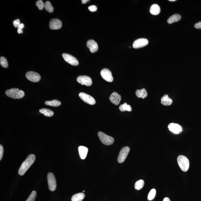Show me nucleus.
Wrapping results in <instances>:
<instances>
[{
    "label": "nucleus",
    "mask_w": 201,
    "mask_h": 201,
    "mask_svg": "<svg viewBox=\"0 0 201 201\" xmlns=\"http://www.w3.org/2000/svg\"><path fill=\"white\" fill-rule=\"evenodd\" d=\"M35 160V155L30 154L27 157L19 168L18 174L20 176H23L26 171L33 164Z\"/></svg>",
    "instance_id": "1"
},
{
    "label": "nucleus",
    "mask_w": 201,
    "mask_h": 201,
    "mask_svg": "<svg viewBox=\"0 0 201 201\" xmlns=\"http://www.w3.org/2000/svg\"><path fill=\"white\" fill-rule=\"evenodd\" d=\"M5 94L7 96L14 99L21 98L25 95L23 91L16 88H12L6 91Z\"/></svg>",
    "instance_id": "2"
},
{
    "label": "nucleus",
    "mask_w": 201,
    "mask_h": 201,
    "mask_svg": "<svg viewBox=\"0 0 201 201\" xmlns=\"http://www.w3.org/2000/svg\"><path fill=\"white\" fill-rule=\"evenodd\" d=\"M177 162L180 169L183 171H187L189 169V161L187 157L183 155H180L177 158Z\"/></svg>",
    "instance_id": "3"
},
{
    "label": "nucleus",
    "mask_w": 201,
    "mask_h": 201,
    "mask_svg": "<svg viewBox=\"0 0 201 201\" xmlns=\"http://www.w3.org/2000/svg\"><path fill=\"white\" fill-rule=\"evenodd\" d=\"M98 136L100 141L105 145H111L114 142V139L113 137L107 135L103 132H99Z\"/></svg>",
    "instance_id": "4"
},
{
    "label": "nucleus",
    "mask_w": 201,
    "mask_h": 201,
    "mask_svg": "<svg viewBox=\"0 0 201 201\" xmlns=\"http://www.w3.org/2000/svg\"><path fill=\"white\" fill-rule=\"evenodd\" d=\"M48 181L49 189L51 191L56 190L57 185L56 178L54 174L51 173H49L48 175Z\"/></svg>",
    "instance_id": "5"
},
{
    "label": "nucleus",
    "mask_w": 201,
    "mask_h": 201,
    "mask_svg": "<svg viewBox=\"0 0 201 201\" xmlns=\"http://www.w3.org/2000/svg\"><path fill=\"white\" fill-rule=\"evenodd\" d=\"M130 150V148L128 147H124L121 149L118 158V161L119 163H122L124 162L127 158Z\"/></svg>",
    "instance_id": "6"
},
{
    "label": "nucleus",
    "mask_w": 201,
    "mask_h": 201,
    "mask_svg": "<svg viewBox=\"0 0 201 201\" xmlns=\"http://www.w3.org/2000/svg\"><path fill=\"white\" fill-rule=\"evenodd\" d=\"M79 96L82 100L89 104L93 105L96 103V101L93 97L84 92L79 93Z\"/></svg>",
    "instance_id": "7"
},
{
    "label": "nucleus",
    "mask_w": 201,
    "mask_h": 201,
    "mask_svg": "<svg viewBox=\"0 0 201 201\" xmlns=\"http://www.w3.org/2000/svg\"><path fill=\"white\" fill-rule=\"evenodd\" d=\"M64 59L66 62L73 66H77L79 64V61L77 58L71 54L67 53L62 54Z\"/></svg>",
    "instance_id": "8"
},
{
    "label": "nucleus",
    "mask_w": 201,
    "mask_h": 201,
    "mask_svg": "<svg viewBox=\"0 0 201 201\" xmlns=\"http://www.w3.org/2000/svg\"><path fill=\"white\" fill-rule=\"evenodd\" d=\"M26 77L28 80L32 82H38L41 79L39 74L33 71H29L26 74Z\"/></svg>",
    "instance_id": "9"
},
{
    "label": "nucleus",
    "mask_w": 201,
    "mask_h": 201,
    "mask_svg": "<svg viewBox=\"0 0 201 201\" xmlns=\"http://www.w3.org/2000/svg\"><path fill=\"white\" fill-rule=\"evenodd\" d=\"M148 40L146 38H142L136 40L133 44V48H143L148 45Z\"/></svg>",
    "instance_id": "10"
},
{
    "label": "nucleus",
    "mask_w": 201,
    "mask_h": 201,
    "mask_svg": "<svg viewBox=\"0 0 201 201\" xmlns=\"http://www.w3.org/2000/svg\"><path fill=\"white\" fill-rule=\"evenodd\" d=\"M77 82L87 86H90L92 84V80L90 77L87 76H80L77 77Z\"/></svg>",
    "instance_id": "11"
},
{
    "label": "nucleus",
    "mask_w": 201,
    "mask_h": 201,
    "mask_svg": "<svg viewBox=\"0 0 201 201\" xmlns=\"http://www.w3.org/2000/svg\"><path fill=\"white\" fill-rule=\"evenodd\" d=\"M100 75L105 81L108 82H112L113 78L111 72L109 69H104L100 72Z\"/></svg>",
    "instance_id": "12"
},
{
    "label": "nucleus",
    "mask_w": 201,
    "mask_h": 201,
    "mask_svg": "<svg viewBox=\"0 0 201 201\" xmlns=\"http://www.w3.org/2000/svg\"><path fill=\"white\" fill-rule=\"evenodd\" d=\"M62 22L58 19H53L50 20L49 26L51 30H58L62 27Z\"/></svg>",
    "instance_id": "13"
},
{
    "label": "nucleus",
    "mask_w": 201,
    "mask_h": 201,
    "mask_svg": "<svg viewBox=\"0 0 201 201\" xmlns=\"http://www.w3.org/2000/svg\"><path fill=\"white\" fill-rule=\"evenodd\" d=\"M170 130L175 134H178L180 133L182 131V128L180 125L171 123L168 126Z\"/></svg>",
    "instance_id": "14"
},
{
    "label": "nucleus",
    "mask_w": 201,
    "mask_h": 201,
    "mask_svg": "<svg viewBox=\"0 0 201 201\" xmlns=\"http://www.w3.org/2000/svg\"><path fill=\"white\" fill-rule=\"evenodd\" d=\"M109 99L112 103L116 105L119 104L121 98V96L117 92H114L111 94L109 97Z\"/></svg>",
    "instance_id": "15"
},
{
    "label": "nucleus",
    "mask_w": 201,
    "mask_h": 201,
    "mask_svg": "<svg viewBox=\"0 0 201 201\" xmlns=\"http://www.w3.org/2000/svg\"><path fill=\"white\" fill-rule=\"evenodd\" d=\"M87 46L91 53H94L98 51V45L94 40H88L87 43Z\"/></svg>",
    "instance_id": "16"
},
{
    "label": "nucleus",
    "mask_w": 201,
    "mask_h": 201,
    "mask_svg": "<svg viewBox=\"0 0 201 201\" xmlns=\"http://www.w3.org/2000/svg\"><path fill=\"white\" fill-rule=\"evenodd\" d=\"M78 150L81 158L82 160L85 159L88 151L87 147L84 146H80L78 147Z\"/></svg>",
    "instance_id": "17"
},
{
    "label": "nucleus",
    "mask_w": 201,
    "mask_h": 201,
    "mask_svg": "<svg viewBox=\"0 0 201 201\" xmlns=\"http://www.w3.org/2000/svg\"><path fill=\"white\" fill-rule=\"evenodd\" d=\"M150 12L151 14L153 15H158L160 12V6L156 4L152 5L150 8Z\"/></svg>",
    "instance_id": "18"
},
{
    "label": "nucleus",
    "mask_w": 201,
    "mask_h": 201,
    "mask_svg": "<svg viewBox=\"0 0 201 201\" xmlns=\"http://www.w3.org/2000/svg\"><path fill=\"white\" fill-rule=\"evenodd\" d=\"M173 102V100L169 98L167 95H164L161 98V104L165 106H169L171 105Z\"/></svg>",
    "instance_id": "19"
},
{
    "label": "nucleus",
    "mask_w": 201,
    "mask_h": 201,
    "mask_svg": "<svg viewBox=\"0 0 201 201\" xmlns=\"http://www.w3.org/2000/svg\"><path fill=\"white\" fill-rule=\"evenodd\" d=\"M181 17L180 15L178 14H174L171 16L168 19L167 22L168 24H171L174 22L178 21L180 20Z\"/></svg>",
    "instance_id": "20"
},
{
    "label": "nucleus",
    "mask_w": 201,
    "mask_h": 201,
    "mask_svg": "<svg viewBox=\"0 0 201 201\" xmlns=\"http://www.w3.org/2000/svg\"><path fill=\"white\" fill-rule=\"evenodd\" d=\"M136 94L138 98L144 99L147 96V93L145 89H142L140 90H137L136 91Z\"/></svg>",
    "instance_id": "21"
},
{
    "label": "nucleus",
    "mask_w": 201,
    "mask_h": 201,
    "mask_svg": "<svg viewBox=\"0 0 201 201\" xmlns=\"http://www.w3.org/2000/svg\"><path fill=\"white\" fill-rule=\"evenodd\" d=\"M85 197V194L83 193H78L73 196L71 200L72 201H82Z\"/></svg>",
    "instance_id": "22"
},
{
    "label": "nucleus",
    "mask_w": 201,
    "mask_h": 201,
    "mask_svg": "<svg viewBox=\"0 0 201 201\" xmlns=\"http://www.w3.org/2000/svg\"><path fill=\"white\" fill-rule=\"evenodd\" d=\"M39 111L47 117H51L54 115V112L52 111L47 108H42L39 110Z\"/></svg>",
    "instance_id": "23"
},
{
    "label": "nucleus",
    "mask_w": 201,
    "mask_h": 201,
    "mask_svg": "<svg viewBox=\"0 0 201 201\" xmlns=\"http://www.w3.org/2000/svg\"><path fill=\"white\" fill-rule=\"evenodd\" d=\"M45 104L53 107H58L61 104V102L58 100H53L51 101L45 102Z\"/></svg>",
    "instance_id": "24"
},
{
    "label": "nucleus",
    "mask_w": 201,
    "mask_h": 201,
    "mask_svg": "<svg viewBox=\"0 0 201 201\" xmlns=\"http://www.w3.org/2000/svg\"><path fill=\"white\" fill-rule=\"evenodd\" d=\"M119 109L121 111L130 112L132 111V108L130 105L127 104L126 103H124V104L120 105Z\"/></svg>",
    "instance_id": "25"
},
{
    "label": "nucleus",
    "mask_w": 201,
    "mask_h": 201,
    "mask_svg": "<svg viewBox=\"0 0 201 201\" xmlns=\"http://www.w3.org/2000/svg\"><path fill=\"white\" fill-rule=\"evenodd\" d=\"M45 8L47 11L51 13L54 11V8L49 1H47L45 3Z\"/></svg>",
    "instance_id": "26"
},
{
    "label": "nucleus",
    "mask_w": 201,
    "mask_h": 201,
    "mask_svg": "<svg viewBox=\"0 0 201 201\" xmlns=\"http://www.w3.org/2000/svg\"><path fill=\"white\" fill-rule=\"evenodd\" d=\"M144 185V181L143 180H140L135 183V189L137 190H140L143 187Z\"/></svg>",
    "instance_id": "27"
},
{
    "label": "nucleus",
    "mask_w": 201,
    "mask_h": 201,
    "mask_svg": "<svg viewBox=\"0 0 201 201\" xmlns=\"http://www.w3.org/2000/svg\"><path fill=\"white\" fill-rule=\"evenodd\" d=\"M0 64L3 68H7L8 67L7 60L4 57H1L0 59Z\"/></svg>",
    "instance_id": "28"
},
{
    "label": "nucleus",
    "mask_w": 201,
    "mask_h": 201,
    "mask_svg": "<svg viewBox=\"0 0 201 201\" xmlns=\"http://www.w3.org/2000/svg\"><path fill=\"white\" fill-rule=\"evenodd\" d=\"M156 193V191L155 189H152L150 191L148 194L147 198L149 200H151L154 198Z\"/></svg>",
    "instance_id": "29"
},
{
    "label": "nucleus",
    "mask_w": 201,
    "mask_h": 201,
    "mask_svg": "<svg viewBox=\"0 0 201 201\" xmlns=\"http://www.w3.org/2000/svg\"><path fill=\"white\" fill-rule=\"evenodd\" d=\"M37 195L36 192L35 191H32L28 198L26 201H35Z\"/></svg>",
    "instance_id": "30"
},
{
    "label": "nucleus",
    "mask_w": 201,
    "mask_h": 201,
    "mask_svg": "<svg viewBox=\"0 0 201 201\" xmlns=\"http://www.w3.org/2000/svg\"><path fill=\"white\" fill-rule=\"evenodd\" d=\"M36 5L37 7L39 9L41 10L45 8V4L44 3L43 1L41 0H39L36 3Z\"/></svg>",
    "instance_id": "31"
},
{
    "label": "nucleus",
    "mask_w": 201,
    "mask_h": 201,
    "mask_svg": "<svg viewBox=\"0 0 201 201\" xmlns=\"http://www.w3.org/2000/svg\"><path fill=\"white\" fill-rule=\"evenodd\" d=\"M24 27V24L23 23H21L20 25H19L18 27V33L19 34L23 33V31H22V29H23Z\"/></svg>",
    "instance_id": "32"
},
{
    "label": "nucleus",
    "mask_w": 201,
    "mask_h": 201,
    "mask_svg": "<svg viewBox=\"0 0 201 201\" xmlns=\"http://www.w3.org/2000/svg\"><path fill=\"white\" fill-rule=\"evenodd\" d=\"M20 24V21L19 19H16L13 21L14 26L15 28H18Z\"/></svg>",
    "instance_id": "33"
},
{
    "label": "nucleus",
    "mask_w": 201,
    "mask_h": 201,
    "mask_svg": "<svg viewBox=\"0 0 201 201\" xmlns=\"http://www.w3.org/2000/svg\"><path fill=\"white\" fill-rule=\"evenodd\" d=\"M88 9H89V10L91 11V12H94L97 11V8L96 6L91 5L89 6L88 7Z\"/></svg>",
    "instance_id": "34"
},
{
    "label": "nucleus",
    "mask_w": 201,
    "mask_h": 201,
    "mask_svg": "<svg viewBox=\"0 0 201 201\" xmlns=\"http://www.w3.org/2000/svg\"><path fill=\"white\" fill-rule=\"evenodd\" d=\"M3 154H4V148L2 145H0V160H1L2 158Z\"/></svg>",
    "instance_id": "35"
},
{
    "label": "nucleus",
    "mask_w": 201,
    "mask_h": 201,
    "mask_svg": "<svg viewBox=\"0 0 201 201\" xmlns=\"http://www.w3.org/2000/svg\"><path fill=\"white\" fill-rule=\"evenodd\" d=\"M194 27L197 29H201V21L196 24L194 25Z\"/></svg>",
    "instance_id": "36"
},
{
    "label": "nucleus",
    "mask_w": 201,
    "mask_h": 201,
    "mask_svg": "<svg viewBox=\"0 0 201 201\" xmlns=\"http://www.w3.org/2000/svg\"><path fill=\"white\" fill-rule=\"evenodd\" d=\"M163 201H171V200H170L169 198L165 197L164 199H163Z\"/></svg>",
    "instance_id": "37"
},
{
    "label": "nucleus",
    "mask_w": 201,
    "mask_h": 201,
    "mask_svg": "<svg viewBox=\"0 0 201 201\" xmlns=\"http://www.w3.org/2000/svg\"><path fill=\"white\" fill-rule=\"evenodd\" d=\"M89 1L88 0H82V3L83 4H85Z\"/></svg>",
    "instance_id": "38"
},
{
    "label": "nucleus",
    "mask_w": 201,
    "mask_h": 201,
    "mask_svg": "<svg viewBox=\"0 0 201 201\" xmlns=\"http://www.w3.org/2000/svg\"><path fill=\"white\" fill-rule=\"evenodd\" d=\"M170 2H174L176 1V0H169Z\"/></svg>",
    "instance_id": "39"
},
{
    "label": "nucleus",
    "mask_w": 201,
    "mask_h": 201,
    "mask_svg": "<svg viewBox=\"0 0 201 201\" xmlns=\"http://www.w3.org/2000/svg\"><path fill=\"white\" fill-rule=\"evenodd\" d=\"M85 192V190H84V191H83V192L84 193V192Z\"/></svg>",
    "instance_id": "40"
}]
</instances>
